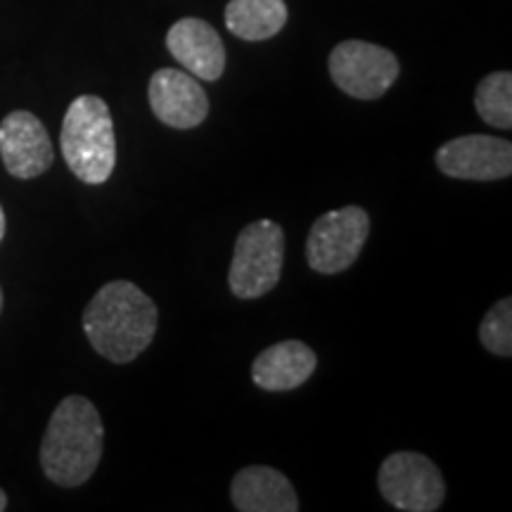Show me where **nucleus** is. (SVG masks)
I'll return each mask as SVG.
<instances>
[{
	"instance_id": "f257e3e1",
	"label": "nucleus",
	"mask_w": 512,
	"mask_h": 512,
	"mask_svg": "<svg viewBox=\"0 0 512 512\" xmlns=\"http://www.w3.org/2000/svg\"><path fill=\"white\" fill-rule=\"evenodd\" d=\"M159 311L131 280H112L100 287L83 311V332L91 347L107 361H136L157 335Z\"/></svg>"
},
{
	"instance_id": "f03ea898",
	"label": "nucleus",
	"mask_w": 512,
	"mask_h": 512,
	"mask_svg": "<svg viewBox=\"0 0 512 512\" xmlns=\"http://www.w3.org/2000/svg\"><path fill=\"white\" fill-rule=\"evenodd\" d=\"M105 446V427L86 396H67L57 403L41 441L43 475L57 486L86 484L98 470Z\"/></svg>"
},
{
	"instance_id": "7ed1b4c3",
	"label": "nucleus",
	"mask_w": 512,
	"mask_h": 512,
	"mask_svg": "<svg viewBox=\"0 0 512 512\" xmlns=\"http://www.w3.org/2000/svg\"><path fill=\"white\" fill-rule=\"evenodd\" d=\"M60 145L64 162L79 181L105 183L117 166V136L107 102L98 95H79L64 114Z\"/></svg>"
},
{
	"instance_id": "20e7f679",
	"label": "nucleus",
	"mask_w": 512,
	"mask_h": 512,
	"mask_svg": "<svg viewBox=\"0 0 512 512\" xmlns=\"http://www.w3.org/2000/svg\"><path fill=\"white\" fill-rule=\"evenodd\" d=\"M285 259V233L271 219H259L242 228L235 240L228 285L238 299H259L275 290Z\"/></svg>"
},
{
	"instance_id": "39448f33",
	"label": "nucleus",
	"mask_w": 512,
	"mask_h": 512,
	"mask_svg": "<svg viewBox=\"0 0 512 512\" xmlns=\"http://www.w3.org/2000/svg\"><path fill=\"white\" fill-rule=\"evenodd\" d=\"M370 235V216L363 207L328 211L311 226L306 261L320 275H337L356 264Z\"/></svg>"
},
{
	"instance_id": "423d86ee",
	"label": "nucleus",
	"mask_w": 512,
	"mask_h": 512,
	"mask_svg": "<svg viewBox=\"0 0 512 512\" xmlns=\"http://www.w3.org/2000/svg\"><path fill=\"white\" fill-rule=\"evenodd\" d=\"M377 486L384 501L403 512H434L446 498L439 467L415 451H399L384 458Z\"/></svg>"
},
{
	"instance_id": "0eeeda50",
	"label": "nucleus",
	"mask_w": 512,
	"mask_h": 512,
	"mask_svg": "<svg viewBox=\"0 0 512 512\" xmlns=\"http://www.w3.org/2000/svg\"><path fill=\"white\" fill-rule=\"evenodd\" d=\"M330 76L356 100L382 98L399 79L401 64L392 50L368 41H344L330 53Z\"/></svg>"
},
{
	"instance_id": "6e6552de",
	"label": "nucleus",
	"mask_w": 512,
	"mask_h": 512,
	"mask_svg": "<svg viewBox=\"0 0 512 512\" xmlns=\"http://www.w3.org/2000/svg\"><path fill=\"white\" fill-rule=\"evenodd\" d=\"M437 166L458 181H501L512 174L510 140L494 136H460L437 150Z\"/></svg>"
},
{
	"instance_id": "1a4fd4ad",
	"label": "nucleus",
	"mask_w": 512,
	"mask_h": 512,
	"mask_svg": "<svg viewBox=\"0 0 512 512\" xmlns=\"http://www.w3.org/2000/svg\"><path fill=\"white\" fill-rule=\"evenodd\" d=\"M0 157L5 171L19 181L43 176L53 166V143L36 114L17 110L0 121Z\"/></svg>"
},
{
	"instance_id": "9d476101",
	"label": "nucleus",
	"mask_w": 512,
	"mask_h": 512,
	"mask_svg": "<svg viewBox=\"0 0 512 512\" xmlns=\"http://www.w3.org/2000/svg\"><path fill=\"white\" fill-rule=\"evenodd\" d=\"M147 98L162 124L181 131L200 126L209 114V98L200 81L181 69H159L152 74Z\"/></svg>"
},
{
	"instance_id": "9b49d317",
	"label": "nucleus",
	"mask_w": 512,
	"mask_h": 512,
	"mask_svg": "<svg viewBox=\"0 0 512 512\" xmlns=\"http://www.w3.org/2000/svg\"><path fill=\"white\" fill-rule=\"evenodd\" d=\"M166 48L195 79L219 81L226 72V48L219 31L204 19H178L166 34Z\"/></svg>"
},
{
	"instance_id": "f8f14e48",
	"label": "nucleus",
	"mask_w": 512,
	"mask_h": 512,
	"mask_svg": "<svg viewBox=\"0 0 512 512\" xmlns=\"http://www.w3.org/2000/svg\"><path fill=\"white\" fill-rule=\"evenodd\" d=\"M230 498L240 512H297L299 498L290 479L268 465H249L235 475Z\"/></svg>"
},
{
	"instance_id": "ddd939ff",
	"label": "nucleus",
	"mask_w": 512,
	"mask_h": 512,
	"mask_svg": "<svg viewBox=\"0 0 512 512\" xmlns=\"http://www.w3.org/2000/svg\"><path fill=\"white\" fill-rule=\"evenodd\" d=\"M318 366V358L309 344L285 339L256 356L252 380L264 392H290L302 387Z\"/></svg>"
},
{
	"instance_id": "4468645a",
	"label": "nucleus",
	"mask_w": 512,
	"mask_h": 512,
	"mask_svg": "<svg viewBox=\"0 0 512 512\" xmlns=\"http://www.w3.org/2000/svg\"><path fill=\"white\" fill-rule=\"evenodd\" d=\"M287 24L285 0H230L226 27L242 41H268Z\"/></svg>"
},
{
	"instance_id": "2eb2a0df",
	"label": "nucleus",
	"mask_w": 512,
	"mask_h": 512,
	"mask_svg": "<svg viewBox=\"0 0 512 512\" xmlns=\"http://www.w3.org/2000/svg\"><path fill=\"white\" fill-rule=\"evenodd\" d=\"M475 107L484 124L503 131L512 128V74L494 72L484 76L477 86Z\"/></svg>"
},
{
	"instance_id": "dca6fc26",
	"label": "nucleus",
	"mask_w": 512,
	"mask_h": 512,
	"mask_svg": "<svg viewBox=\"0 0 512 512\" xmlns=\"http://www.w3.org/2000/svg\"><path fill=\"white\" fill-rule=\"evenodd\" d=\"M479 342L494 356H512V299L505 297L486 311L479 325Z\"/></svg>"
},
{
	"instance_id": "f3484780",
	"label": "nucleus",
	"mask_w": 512,
	"mask_h": 512,
	"mask_svg": "<svg viewBox=\"0 0 512 512\" xmlns=\"http://www.w3.org/2000/svg\"><path fill=\"white\" fill-rule=\"evenodd\" d=\"M5 238V211L0 207V240Z\"/></svg>"
},
{
	"instance_id": "a211bd4d",
	"label": "nucleus",
	"mask_w": 512,
	"mask_h": 512,
	"mask_svg": "<svg viewBox=\"0 0 512 512\" xmlns=\"http://www.w3.org/2000/svg\"><path fill=\"white\" fill-rule=\"evenodd\" d=\"M8 508V494H5L3 489H0V512Z\"/></svg>"
},
{
	"instance_id": "6ab92c4d",
	"label": "nucleus",
	"mask_w": 512,
	"mask_h": 512,
	"mask_svg": "<svg viewBox=\"0 0 512 512\" xmlns=\"http://www.w3.org/2000/svg\"><path fill=\"white\" fill-rule=\"evenodd\" d=\"M0 313H3V290H0Z\"/></svg>"
}]
</instances>
